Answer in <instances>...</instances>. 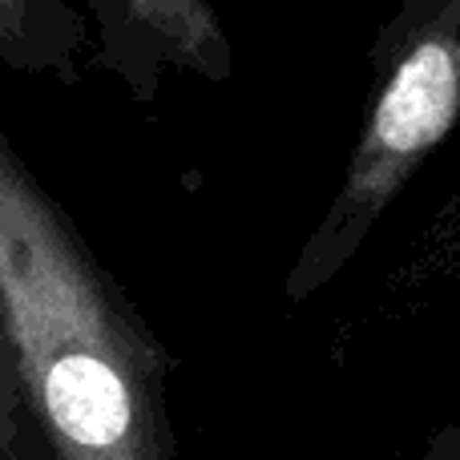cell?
I'll return each mask as SVG.
<instances>
[{
	"mask_svg": "<svg viewBox=\"0 0 460 460\" xmlns=\"http://www.w3.org/2000/svg\"><path fill=\"white\" fill-rule=\"evenodd\" d=\"M388 460H460V420L437 424V429H429L420 440H412Z\"/></svg>",
	"mask_w": 460,
	"mask_h": 460,
	"instance_id": "6",
	"label": "cell"
},
{
	"mask_svg": "<svg viewBox=\"0 0 460 460\" xmlns=\"http://www.w3.org/2000/svg\"><path fill=\"white\" fill-rule=\"evenodd\" d=\"M372 89L323 218L287 270L303 307L351 267L376 223L460 126V0H400L367 49Z\"/></svg>",
	"mask_w": 460,
	"mask_h": 460,
	"instance_id": "2",
	"label": "cell"
},
{
	"mask_svg": "<svg viewBox=\"0 0 460 460\" xmlns=\"http://www.w3.org/2000/svg\"><path fill=\"white\" fill-rule=\"evenodd\" d=\"M102 69L126 85L137 105H154L166 73H194L226 85L234 77V45L210 0H81Z\"/></svg>",
	"mask_w": 460,
	"mask_h": 460,
	"instance_id": "3",
	"label": "cell"
},
{
	"mask_svg": "<svg viewBox=\"0 0 460 460\" xmlns=\"http://www.w3.org/2000/svg\"><path fill=\"white\" fill-rule=\"evenodd\" d=\"M93 32L69 0H0V65L29 77L77 85L89 69Z\"/></svg>",
	"mask_w": 460,
	"mask_h": 460,
	"instance_id": "4",
	"label": "cell"
},
{
	"mask_svg": "<svg viewBox=\"0 0 460 460\" xmlns=\"http://www.w3.org/2000/svg\"><path fill=\"white\" fill-rule=\"evenodd\" d=\"M0 460H53L37 420H32L29 400H24L4 319H0Z\"/></svg>",
	"mask_w": 460,
	"mask_h": 460,
	"instance_id": "5",
	"label": "cell"
},
{
	"mask_svg": "<svg viewBox=\"0 0 460 460\" xmlns=\"http://www.w3.org/2000/svg\"><path fill=\"white\" fill-rule=\"evenodd\" d=\"M0 319L53 460H178L174 356L0 129Z\"/></svg>",
	"mask_w": 460,
	"mask_h": 460,
	"instance_id": "1",
	"label": "cell"
}]
</instances>
